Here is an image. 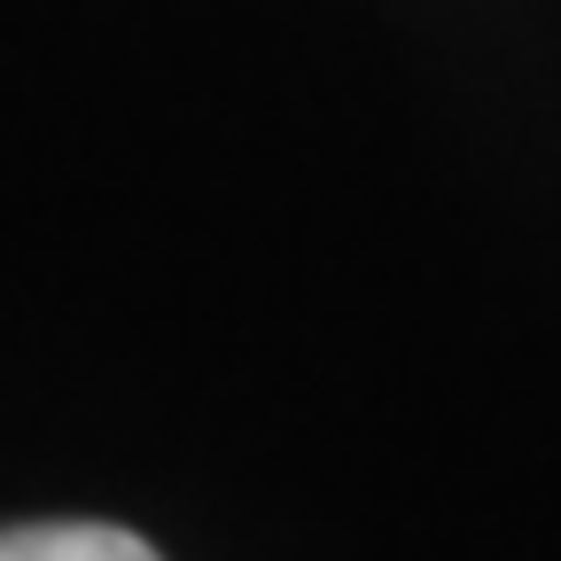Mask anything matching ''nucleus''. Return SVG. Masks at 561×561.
Here are the masks:
<instances>
[{
	"label": "nucleus",
	"instance_id": "f257e3e1",
	"mask_svg": "<svg viewBox=\"0 0 561 561\" xmlns=\"http://www.w3.org/2000/svg\"><path fill=\"white\" fill-rule=\"evenodd\" d=\"M0 561H164L125 523H9Z\"/></svg>",
	"mask_w": 561,
	"mask_h": 561
}]
</instances>
